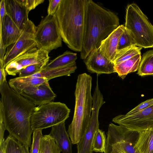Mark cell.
Masks as SVG:
<instances>
[{"label":"cell","instance_id":"5b68a950","mask_svg":"<svg viewBox=\"0 0 153 153\" xmlns=\"http://www.w3.org/2000/svg\"><path fill=\"white\" fill-rule=\"evenodd\" d=\"M125 27L136 46L144 48L153 47V25L135 3L127 6Z\"/></svg>","mask_w":153,"mask_h":153},{"label":"cell","instance_id":"cb8c5ba5","mask_svg":"<svg viewBox=\"0 0 153 153\" xmlns=\"http://www.w3.org/2000/svg\"><path fill=\"white\" fill-rule=\"evenodd\" d=\"M137 74L141 76L153 75V49L143 54Z\"/></svg>","mask_w":153,"mask_h":153},{"label":"cell","instance_id":"2e32d148","mask_svg":"<svg viewBox=\"0 0 153 153\" xmlns=\"http://www.w3.org/2000/svg\"><path fill=\"white\" fill-rule=\"evenodd\" d=\"M125 28L120 25L101 43L99 48L102 54L113 62L117 51L120 37Z\"/></svg>","mask_w":153,"mask_h":153},{"label":"cell","instance_id":"6da1fadb","mask_svg":"<svg viewBox=\"0 0 153 153\" xmlns=\"http://www.w3.org/2000/svg\"><path fill=\"white\" fill-rule=\"evenodd\" d=\"M3 123L9 135L24 146L27 153L33 132L31 115L36 105L10 87L7 80L0 85Z\"/></svg>","mask_w":153,"mask_h":153},{"label":"cell","instance_id":"ffe728a7","mask_svg":"<svg viewBox=\"0 0 153 153\" xmlns=\"http://www.w3.org/2000/svg\"><path fill=\"white\" fill-rule=\"evenodd\" d=\"M134 147L139 153H153V128L139 132Z\"/></svg>","mask_w":153,"mask_h":153},{"label":"cell","instance_id":"f35d334b","mask_svg":"<svg viewBox=\"0 0 153 153\" xmlns=\"http://www.w3.org/2000/svg\"><path fill=\"white\" fill-rule=\"evenodd\" d=\"M0 153H5L3 143L0 145Z\"/></svg>","mask_w":153,"mask_h":153},{"label":"cell","instance_id":"ba28073f","mask_svg":"<svg viewBox=\"0 0 153 153\" xmlns=\"http://www.w3.org/2000/svg\"><path fill=\"white\" fill-rule=\"evenodd\" d=\"M34 39L37 48L49 53L62 46V39L55 14L47 15L36 27Z\"/></svg>","mask_w":153,"mask_h":153},{"label":"cell","instance_id":"7c38bea8","mask_svg":"<svg viewBox=\"0 0 153 153\" xmlns=\"http://www.w3.org/2000/svg\"><path fill=\"white\" fill-rule=\"evenodd\" d=\"M84 62L87 69L91 73L97 75L115 73V65L102 54L99 48L91 51Z\"/></svg>","mask_w":153,"mask_h":153},{"label":"cell","instance_id":"7402d4cb","mask_svg":"<svg viewBox=\"0 0 153 153\" xmlns=\"http://www.w3.org/2000/svg\"><path fill=\"white\" fill-rule=\"evenodd\" d=\"M77 68L76 63L66 66L46 71L42 70L31 76L32 77L46 78L48 81L59 76H68L74 72Z\"/></svg>","mask_w":153,"mask_h":153},{"label":"cell","instance_id":"f1b7e54d","mask_svg":"<svg viewBox=\"0 0 153 153\" xmlns=\"http://www.w3.org/2000/svg\"><path fill=\"white\" fill-rule=\"evenodd\" d=\"M133 45H136L134 40L129 31L125 28L120 37L117 50H121Z\"/></svg>","mask_w":153,"mask_h":153},{"label":"cell","instance_id":"f546056e","mask_svg":"<svg viewBox=\"0 0 153 153\" xmlns=\"http://www.w3.org/2000/svg\"><path fill=\"white\" fill-rule=\"evenodd\" d=\"M42 130L37 129L33 130L32 142L29 153H39L41 140L43 136Z\"/></svg>","mask_w":153,"mask_h":153},{"label":"cell","instance_id":"4fadbf2b","mask_svg":"<svg viewBox=\"0 0 153 153\" xmlns=\"http://www.w3.org/2000/svg\"><path fill=\"white\" fill-rule=\"evenodd\" d=\"M20 94L38 106L51 102L56 97L48 82L26 88Z\"/></svg>","mask_w":153,"mask_h":153},{"label":"cell","instance_id":"8fae6325","mask_svg":"<svg viewBox=\"0 0 153 153\" xmlns=\"http://www.w3.org/2000/svg\"><path fill=\"white\" fill-rule=\"evenodd\" d=\"M112 121L129 131L138 132L153 128V105L131 115H117Z\"/></svg>","mask_w":153,"mask_h":153},{"label":"cell","instance_id":"ac0fdd59","mask_svg":"<svg viewBox=\"0 0 153 153\" xmlns=\"http://www.w3.org/2000/svg\"><path fill=\"white\" fill-rule=\"evenodd\" d=\"M49 134L54 139L61 152L72 153V143L66 131L65 122L52 126Z\"/></svg>","mask_w":153,"mask_h":153},{"label":"cell","instance_id":"3957f363","mask_svg":"<svg viewBox=\"0 0 153 153\" xmlns=\"http://www.w3.org/2000/svg\"><path fill=\"white\" fill-rule=\"evenodd\" d=\"M86 0H62L55 13L62 41L71 49L82 48Z\"/></svg>","mask_w":153,"mask_h":153},{"label":"cell","instance_id":"1f68e13d","mask_svg":"<svg viewBox=\"0 0 153 153\" xmlns=\"http://www.w3.org/2000/svg\"><path fill=\"white\" fill-rule=\"evenodd\" d=\"M153 105V98L148 99L139 104L129 111L126 115H131L142 111Z\"/></svg>","mask_w":153,"mask_h":153},{"label":"cell","instance_id":"30bf717a","mask_svg":"<svg viewBox=\"0 0 153 153\" xmlns=\"http://www.w3.org/2000/svg\"><path fill=\"white\" fill-rule=\"evenodd\" d=\"M36 27L33 23L29 20L18 40L8 47L3 61L5 68L17 57L37 48L34 39Z\"/></svg>","mask_w":153,"mask_h":153},{"label":"cell","instance_id":"5bb4252c","mask_svg":"<svg viewBox=\"0 0 153 153\" xmlns=\"http://www.w3.org/2000/svg\"><path fill=\"white\" fill-rule=\"evenodd\" d=\"M7 15L23 30L29 20V11L20 0H5Z\"/></svg>","mask_w":153,"mask_h":153},{"label":"cell","instance_id":"8d00e7d4","mask_svg":"<svg viewBox=\"0 0 153 153\" xmlns=\"http://www.w3.org/2000/svg\"><path fill=\"white\" fill-rule=\"evenodd\" d=\"M5 130L3 121H0V145L3 143L5 140L4 135Z\"/></svg>","mask_w":153,"mask_h":153},{"label":"cell","instance_id":"d6a6232c","mask_svg":"<svg viewBox=\"0 0 153 153\" xmlns=\"http://www.w3.org/2000/svg\"><path fill=\"white\" fill-rule=\"evenodd\" d=\"M21 2L26 7L28 11L35 9L39 4L43 3L44 0H20Z\"/></svg>","mask_w":153,"mask_h":153},{"label":"cell","instance_id":"ab89813d","mask_svg":"<svg viewBox=\"0 0 153 153\" xmlns=\"http://www.w3.org/2000/svg\"><path fill=\"white\" fill-rule=\"evenodd\" d=\"M39 153H40V152H39Z\"/></svg>","mask_w":153,"mask_h":153},{"label":"cell","instance_id":"d590c367","mask_svg":"<svg viewBox=\"0 0 153 153\" xmlns=\"http://www.w3.org/2000/svg\"><path fill=\"white\" fill-rule=\"evenodd\" d=\"M6 72L3 62H0V85L6 80Z\"/></svg>","mask_w":153,"mask_h":153},{"label":"cell","instance_id":"9c48e42d","mask_svg":"<svg viewBox=\"0 0 153 153\" xmlns=\"http://www.w3.org/2000/svg\"><path fill=\"white\" fill-rule=\"evenodd\" d=\"M93 97V104L88 126L85 134L77 145V153H93L92 144L95 133L99 128V110L105 103L99 90H95Z\"/></svg>","mask_w":153,"mask_h":153},{"label":"cell","instance_id":"60d3db41","mask_svg":"<svg viewBox=\"0 0 153 153\" xmlns=\"http://www.w3.org/2000/svg\"><path fill=\"white\" fill-rule=\"evenodd\" d=\"M26 153H27V152H26Z\"/></svg>","mask_w":153,"mask_h":153},{"label":"cell","instance_id":"277c9868","mask_svg":"<svg viewBox=\"0 0 153 153\" xmlns=\"http://www.w3.org/2000/svg\"><path fill=\"white\" fill-rule=\"evenodd\" d=\"M92 78L84 73L78 76L74 93V115L67 131L72 143L77 144L88 126L93 107Z\"/></svg>","mask_w":153,"mask_h":153},{"label":"cell","instance_id":"d4e9b609","mask_svg":"<svg viewBox=\"0 0 153 153\" xmlns=\"http://www.w3.org/2000/svg\"><path fill=\"white\" fill-rule=\"evenodd\" d=\"M142 49V48L133 45L121 50H117L113 62L115 65L141 53Z\"/></svg>","mask_w":153,"mask_h":153},{"label":"cell","instance_id":"52a82bcc","mask_svg":"<svg viewBox=\"0 0 153 153\" xmlns=\"http://www.w3.org/2000/svg\"><path fill=\"white\" fill-rule=\"evenodd\" d=\"M106 134L104 153H139L134 146L139 132L111 123Z\"/></svg>","mask_w":153,"mask_h":153},{"label":"cell","instance_id":"e0dca14e","mask_svg":"<svg viewBox=\"0 0 153 153\" xmlns=\"http://www.w3.org/2000/svg\"><path fill=\"white\" fill-rule=\"evenodd\" d=\"M49 52L41 49L35 48L19 56L13 61L16 62L22 69L29 65L40 64L44 66L48 63Z\"/></svg>","mask_w":153,"mask_h":153},{"label":"cell","instance_id":"4dcf8cb0","mask_svg":"<svg viewBox=\"0 0 153 153\" xmlns=\"http://www.w3.org/2000/svg\"><path fill=\"white\" fill-rule=\"evenodd\" d=\"M45 66L40 64L29 65L22 70L19 73V77H25L31 76L41 72Z\"/></svg>","mask_w":153,"mask_h":153},{"label":"cell","instance_id":"836d02e7","mask_svg":"<svg viewBox=\"0 0 153 153\" xmlns=\"http://www.w3.org/2000/svg\"><path fill=\"white\" fill-rule=\"evenodd\" d=\"M62 0H49V5L48 8V15L54 16L61 1Z\"/></svg>","mask_w":153,"mask_h":153},{"label":"cell","instance_id":"44dd1931","mask_svg":"<svg viewBox=\"0 0 153 153\" xmlns=\"http://www.w3.org/2000/svg\"><path fill=\"white\" fill-rule=\"evenodd\" d=\"M141 59V53L115 65V72L122 79L128 74L138 70Z\"/></svg>","mask_w":153,"mask_h":153},{"label":"cell","instance_id":"7a4b0ae2","mask_svg":"<svg viewBox=\"0 0 153 153\" xmlns=\"http://www.w3.org/2000/svg\"><path fill=\"white\" fill-rule=\"evenodd\" d=\"M119 25L115 13L91 0H86L81 58L85 59L91 51L99 49L102 42Z\"/></svg>","mask_w":153,"mask_h":153},{"label":"cell","instance_id":"4316f807","mask_svg":"<svg viewBox=\"0 0 153 153\" xmlns=\"http://www.w3.org/2000/svg\"><path fill=\"white\" fill-rule=\"evenodd\" d=\"M39 152L40 153H60L61 152L54 139L48 134L42 136Z\"/></svg>","mask_w":153,"mask_h":153},{"label":"cell","instance_id":"74e56055","mask_svg":"<svg viewBox=\"0 0 153 153\" xmlns=\"http://www.w3.org/2000/svg\"><path fill=\"white\" fill-rule=\"evenodd\" d=\"M0 40V62H3V61L4 56L6 53V49L4 46L2 42Z\"/></svg>","mask_w":153,"mask_h":153},{"label":"cell","instance_id":"484cf974","mask_svg":"<svg viewBox=\"0 0 153 153\" xmlns=\"http://www.w3.org/2000/svg\"><path fill=\"white\" fill-rule=\"evenodd\" d=\"M3 143L5 153H27L23 145L10 135Z\"/></svg>","mask_w":153,"mask_h":153},{"label":"cell","instance_id":"e575fe53","mask_svg":"<svg viewBox=\"0 0 153 153\" xmlns=\"http://www.w3.org/2000/svg\"><path fill=\"white\" fill-rule=\"evenodd\" d=\"M7 15L5 0H1L0 6V26L2 25L4 17Z\"/></svg>","mask_w":153,"mask_h":153},{"label":"cell","instance_id":"83f0119b","mask_svg":"<svg viewBox=\"0 0 153 153\" xmlns=\"http://www.w3.org/2000/svg\"><path fill=\"white\" fill-rule=\"evenodd\" d=\"M106 137L105 132L98 129L96 131L92 144L93 152H105L106 143Z\"/></svg>","mask_w":153,"mask_h":153},{"label":"cell","instance_id":"d6986e66","mask_svg":"<svg viewBox=\"0 0 153 153\" xmlns=\"http://www.w3.org/2000/svg\"><path fill=\"white\" fill-rule=\"evenodd\" d=\"M48 81L45 78L29 76L11 79L9 80L8 83L11 88L20 94L22 91L26 88L39 85Z\"/></svg>","mask_w":153,"mask_h":153},{"label":"cell","instance_id":"603a6c76","mask_svg":"<svg viewBox=\"0 0 153 153\" xmlns=\"http://www.w3.org/2000/svg\"><path fill=\"white\" fill-rule=\"evenodd\" d=\"M77 53L66 51L45 66L42 70L46 71L68 65L76 62Z\"/></svg>","mask_w":153,"mask_h":153},{"label":"cell","instance_id":"9a60e30c","mask_svg":"<svg viewBox=\"0 0 153 153\" xmlns=\"http://www.w3.org/2000/svg\"><path fill=\"white\" fill-rule=\"evenodd\" d=\"M23 30L20 29L7 15L4 17L0 26V39L6 48L15 43L19 39Z\"/></svg>","mask_w":153,"mask_h":153},{"label":"cell","instance_id":"8992f818","mask_svg":"<svg viewBox=\"0 0 153 153\" xmlns=\"http://www.w3.org/2000/svg\"><path fill=\"white\" fill-rule=\"evenodd\" d=\"M70 112L67 106L60 102L51 101L36 107L30 118L32 129H43L65 122Z\"/></svg>","mask_w":153,"mask_h":153}]
</instances>
